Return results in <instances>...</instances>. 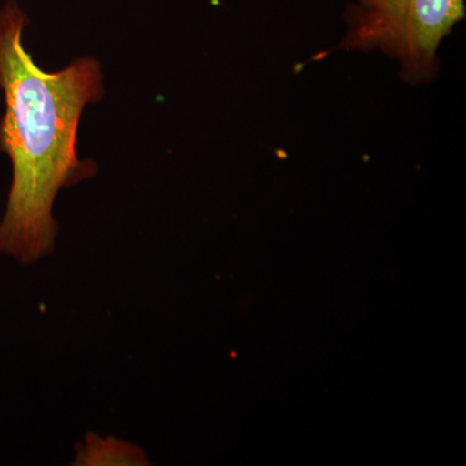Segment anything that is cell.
<instances>
[{
  "label": "cell",
  "mask_w": 466,
  "mask_h": 466,
  "mask_svg": "<svg viewBox=\"0 0 466 466\" xmlns=\"http://www.w3.org/2000/svg\"><path fill=\"white\" fill-rule=\"evenodd\" d=\"M29 18L16 2L0 8V152L12 164L7 210L0 223V253L32 265L54 251L57 223L52 207L58 191L97 173L76 156V133L88 103L104 95L100 64L73 61L60 72H43L24 47Z\"/></svg>",
  "instance_id": "6da1fadb"
},
{
  "label": "cell",
  "mask_w": 466,
  "mask_h": 466,
  "mask_svg": "<svg viewBox=\"0 0 466 466\" xmlns=\"http://www.w3.org/2000/svg\"><path fill=\"white\" fill-rule=\"evenodd\" d=\"M466 0H349L339 50L380 51L400 64L407 85L440 75L441 45L461 23Z\"/></svg>",
  "instance_id": "7a4b0ae2"
},
{
  "label": "cell",
  "mask_w": 466,
  "mask_h": 466,
  "mask_svg": "<svg viewBox=\"0 0 466 466\" xmlns=\"http://www.w3.org/2000/svg\"><path fill=\"white\" fill-rule=\"evenodd\" d=\"M76 464L84 465H147L146 456L137 447L118 440H88L87 447L78 456Z\"/></svg>",
  "instance_id": "3957f363"
}]
</instances>
